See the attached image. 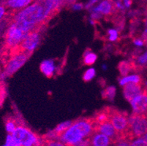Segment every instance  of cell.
Returning a JSON list of instances; mask_svg holds the SVG:
<instances>
[{"instance_id":"cell-20","label":"cell","mask_w":147,"mask_h":146,"mask_svg":"<svg viewBox=\"0 0 147 146\" xmlns=\"http://www.w3.org/2000/svg\"><path fill=\"white\" fill-rule=\"evenodd\" d=\"M18 125V124H17L16 120L12 118H9L8 119L5 120V128H6V130L8 132V134H13Z\"/></svg>"},{"instance_id":"cell-26","label":"cell","mask_w":147,"mask_h":146,"mask_svg":"<svg viewBox=\"0 0 147 146\" xmlns=\"http://www.w3.org/2000/svg\"><path fill=\"white\" fill-rule=\"evenodd\" d=\"M131 141H132V140L127 138L119 139V140L114 143L113 146H130Z\"/></svg>"},{"instance_id":"cell-5","label":"cell","mask_w":147,"mask_h":146,"mask_svg":"<svg viewBox=\"0 0 147 146\" xmlns=\"http://www.w3.org/2000/svg\"><path fill=\"white\" fill-rule=\"evenodd\" d=\"M29 34V32L23 29L15 24H11L5 34L4 50H9L20 45Z\"/></svg>"},{"instance_id":"cell-19","label":"cell","mask_w":147,"mask_h":146,"mask_svg":"<svg viewBox=\"0 0 147 146\" xmlns=\"http://www.w3.org/2000/svg\"><path fill=\"white\" fill-rule=\"evenodd\" d=\"M119 69L121 72V75L126 76L130 71L133 70V67L130 61L127 62V61H121L119 65Z\"/></svg>"},{"instance_id":"cell-1","label":"cell","mask_w":147,"mask_h":146,"mask_svg":"<svg viewBox=\"0 0 147 146\" xmlns=\"http://www.w3.org/2000/svg\"><path fill=\"white\" fill-rule=\"evenodd\" d=\"M94 126L95 122L93 118H84L76 120L57 140L67 146H76L81 140L88 138L94 133Z\"/></svg>"},{"instance_id":"cell-32","label":"cell","mask_w":147,"mask_h":146,"mask_svg":"<svg viewBox=\"0 0 147 146\" xmlns=\"http://www.w3.org/2000/svg\"><path fill=\"white\" fill-rule=\"evenodd\" d=\"M125 6L129 7L131 5V0H125Z\"/></svg>"},{"instance_id":"cell-34","label":"cell","mask_w":147,"mask_h":146,"mask_svg":"<svg viewBox=\"0 0 147 146\" xmlns=\"http://www.w3.org/2000/svg\"><path fill=\"white\" fill-rule=\"evenodd\" d=\"M143 137H144V140H146V143H147V133L146 134V135H144V136Z\"/></svg>"},{"instance_id":"cell-30","label":"cell","mask_w":147,"mask_h":146,"mask_svg":"<svg viewBox=\"0 0 147 146\" xmlns=\"http://www.w3.org/2000/svg\"><path fill=\"white\" fill-rule=\"evenodd\" d=\"M134 42L135 44H136V45H140V46L144 45V41H142L141 40H138H138H135Z\"/></svg>"},{"instance_id":"cell-22","label":"cell","mask_w":147,"mask_h":146,"mask_svg":"<svg viewBox=\"0 0 147 146\" xmlns=\"http://www.w3.org/2000/svg\"><path fill=\"white\" fill-rule=\"evenodd\" d=\"M116 94V88L114 87H109L104 91L102 94V97L107 100H112L113 99Z\"/></svg>"},{"instance_id":"cell-36","label":"cell","mask_w":147,"mask_h":146,"mask_svg":"<svg viewBox=\"0 0 147 146\" xmlns=\"http://www.w3.org/2000/svg\"><path fill=\"white\" fill-rule=\"evenodd\" d=\"M146 117H147V112H146Z\"/></svg>"},{"instance_id":"cell-3","label":"cell","mask_w":147,"mask_h":146,"mask_svg":"<svg viewBox=\"0 0 147 146\" xmlns=\"http://www.w3.org/2000/svg\"><path fill=\"white\" fill-rule=\"evenodd\" d=\"M147 133V117L146 113L133 112L129 118L128 135L132 140L143 137Z\"/></svg>"},{"instance_id":"cell-12","label":"cell","mask_w":147,"mask_h":146,"mask_svg":"<svg viewBox=\"0 0 147 146\" xmlns=\"http://www.w3.org/2000/svg\"><path fill=\"white\" fill-rule=\"evenodd\" d=\"M115 9H116V5L113 0H104L96 8V11L105 15H111L113 14Z\"/></svg>"},{"instance_id":"cell-13","label":"cell","mask_w":147,"mask_h":146,"mask_svg":"<svg viewBox=\"0 0 147 146\" xmlns=\"http://www.w3.org/2000/svg\"><path fill=\"white\" fill-rule=\"evenodd\" d=\"M130 63L133 65V70L138 71L147 67V51L139 56H134Z\"/></svg>"},{"instance_id":"cell-25","label":"cell","mask_w":147,"mask_h":146,"mask_svg":"<svg viewBox=\"0 0 147 146\" xmlns=\"http://www.w3.org/2000/svg\"><path fill=\"white\" fill-rule=\"evenodd\" d=\"M94 75H95V70L93 68H92V69H89L87 71H86V72L84 75L83 79H84V81L87 82V81L92 80L94 77Z\"/></svg>"},{"instance_id":"cell-6","label":"cell","mask_w":147,"mask_h":146,"mask_svg":"<svg viewBox=\"0 0 147 146\" xmlns=\"http://www.w3.org/2000/svg\"><path fill=\"white\" fill-rule=\"evenodd\" d=\"M146 88L147 87L144 85V81L141 83H129L125 85L123 92L125 98L130 102L133 98L142 93Z\"/></svg>"},{"instance_id":"cell-24","label":"cell","mask_w":147,"mask_h":146,"mask_svg":"<svg viewBox=\"0 0 147 146\" xmlns=\"http://www.w3.org/2000/svg\"><path fill=\"white\" fill-rule=\"evenodd\" d=\"M130 146H147V143L144 137H138L131 141Z\"/></svg>"},{"instance_id":"cell-18","label":"cell","mask_w":147,"mask_h":146,"mask_svg":"<svg viewBox=\"0 0 147 146\" xmlns=\"http://www.w3.org/2000/svg\"><path fill=\"white\" fill-rule=\"evenodd\" d=\"M143 82V80L140 75H129L124 77L120 80V85H125V84L129 83H141Z\"/></svg>"},{"instance_id":"cell-8","label":"cell","mask_w":147,"mask_h":146,"mask_svg":"<svg viewBox=\"0 0 147 146\" xmlns=\"http://www.w3.org/2000/svg\"><path fill=\"white\" fill-rule=\"evenodd\" d=\"M39 32V31L30 32L26 36V38L20 44V46L21 47L23 50L32 53L33 50L35 49L37 45L39 43L40 38Z\"/></svg>"},{"instance_id":"cell-37","label":"cell","mask_w":147,"mask_h":146,"mask_svg":"<svg viewBox=\"0 0 147 146\" xmlns=\"http://www.w3.org/2000/svg\"><path fill=\"white\" fill-rule=\"evenodd\" d=\"M4 146H7V145H4Z\"/></svg>"},{"instance_id":"cell-4","label":"cell","mask_w":147,"mask_h":146,"mask_svg":"<svg viewBox=\"0 0 147 146\" xmlns=\"http://www.w3.org/2000/svg\"><path fill=\"white\" fill-rule=\"evenodd\" d=\"M21 146H37L42 145V137L34 133L28 127L19 124L11 134Z\"/></svg>"},{"instance_id":"cell-23","label":"cell","mask_w":147,"mask_h":146,"mask_svg":"<svg viewBox=\"0 0 147 146\" xmlns=\"http://www.w3.org/2000/svg\"><path fill=\"white\" fill-rule=\"evenodd\" d=\"M5 145L7 146H21L20 145V143L17 141L16 139L13 137V135L11 134H9L7 137L6 139V143H5Z\"/></svg>"},{"instance_id":"cell-16","label":"cell","mask_w":147,"mask_h":146,"mask_svg":"<svg viewBox=\"0 0 147 146\" xmlns=\"http://www.w3.org/2000/svg\"><path fill=\"white\" fill-rule=\"evenodd\" d=\"M31 2L32 0H9L6 5L10 8L20 9V8L27 6Z\"/></svg>"},{"instance_id":"cell-7","label":"cell","mask_w":147,"mask_h":146,"mask_svg":"<svg viewBox=\"0 0 147 146\" xmlns=\"http://www.w3.org/2000/svg\"><path fill=\"white\" fill-rule=\"evenodd\" d=\"M135 113H146L147 112V88L145 90L136 96L130 102Z\"/></svg>"},{"instance_id":"cell-2","label":"cell","mask_w":147,"mask_h":146,"mask_svg":"<svg viewBox=\"0 0 147 146\" xmlns=\"http://www.w3.org/2000/svg\"><path fill=\"white\" fill-rule=\"evenodd\" d=\"M108 108L109 120L119 134V139L127 138L133 140L128 135L129 118L126 112L121 111L117 108Z\"/></svg>"},{"instance_id":"cell-17","label":"cell","mask_w":147,"mask_h":146,"mask_svg":"<svg viewBox=\"0 0 147 146\" xmlns=\"http://www.w3.org/2000/svg\"><path fill=\"white\" fill-rule=\"evenodd\" d=\"M42 145L43 146H67L62 142L53 138H50L47 136L42 137Z\"/></svg>"},{"instance_id":"cell-10","label":"cell","mask_w":147,"mask_h":146,"mask_svg":"<svg viewBox=\"0 0 147 146\" xmlns=\"http://www.w3.org/2000/svg\"><path fill=\"white\" fill-rule=\"evenodd\" d=\"M89 139V146H113L115 143L110 137L98 132H94Z\"/></svg>"},{"instance_id":"cell-29","label":"cell","mask_w":147,"mask_h":146,"mask_svg":"<svg viewBox=\"0 0 147 146\" xmlns=\"http://www.w3.org/2000/svg\"><path fill=\"white\" fill-rule=\"evenodd\" d=\"M5 14V7L4 6H0V20H2Z\"/></svg>"},{"instance_id":"cell-14","label":"cell","mask_w":147,"mask_h":146,"mask_svg":"<svg viewBox=\"0 0 147 146\" xmlns=\"http://www.w3.org/2000/svg\"><path fill=\"white\" fill-rule=\"evenodd\" d=\"M93 119H94V122L97 124H102V123L107 122L109 120V112H108V108L105 107V108H102V110L97 111L96 112L94 116H93Z\"/></svg>"},{"instance_id":"cell-33","label":"cell","mask_w":147,"mask_h":146,"mask_svg":"<svg viewBox=\"0 0 147 146\" xmlns=\"http://www.w3.org/2000/svg\"><path fill=\"white\" fill-rule=\"evenodd\" d=\"M75 1H76V0H66V3H67L68 2H69V3H72V2H75Z\"/></svg>"},{"instance_id":"cell-27","label":"cell","mask_w":147,"mask_h":146,"mask_svg":"<svg viewBox=\"0 0 147 146\" xmlns=\"http://www.w3.org/2000/svg\"><path fill=\"white\" fill-rule=\"evenodd\" d=\"M108 34H109V40L111 41H114V40H117V36H118V33L116 30L114 29H110L108 31Z\"/></svg>"},{"instance_id":"cell-31","label":"cell","mask_w":147,"mask_h":146,"mask_svg":"<svg viewBox=\"0 0 147 146\" xmlns=\"http://www.w3.org/2000/svg\"><path fill=\"white\" fill-rule=\"evenodd\" d=\"M74 9H76V10H79L81 8H82V5H80V4H77V5H74Z\"/></svg>"},{"instance_id":"cell-15","label":"cell","mask_w":147,"mask_h":146,"mask_svg":"<svg viewBox=\"0 0 147 146\" xmlns=\"http://www.w3.org/2000/svg\"><path fill=\"white\" fill-rule=\"evenodd\" d=\"M41 72L49 78L53 76V71H54V64L52 61H44L40 64V66Z\"/></svg>"},{"instance_id":"cell-35","label":"cell","mask_w":147,"mask_h":146,"mask_svg":"<svg viewBox=\"0 0 147 146\" xmlns=\"http://www.w3.org/2000/svg\"><path fill=\"white\" fill-rule=\"evenodd\" d=\"M37 146H43L42 145H37Z\"/></svg>"},{"instance_id":"cell-11","label":"cell","mask_w":147,"mask_h":146,"mask_svg":"<svg viewBox=\"0 0 147 146\" xmlns=\"http://www.w3.org/2000/svg\"><path fill=\"white\" fill-rule=\"evenodd\" d=\"M45 7L47 9L48 12L50 14L51 17L57 15L65 4H66V0H42Z\"/></svg>"},{"instance_id":"cell-28","label":"cell","mask_w":147,"mask_h":146,"mask_svg":"<svg viewBox=\"0 0 147 146\" xmlns=\"http://www.w3.org/2000/svg\"><path fill=\"white\" fill-rule=\"evenodd\" d=\"M5 89H4V87L2 85H0V103H2L3 102L4 98H5Z\"/></svg>"},{"instance_id":"cell-21","label":"cell","mask_w":147,"mask_h":146,"mask_svg":"<svg viewBox=\"0 0 147 146\" xmlns=\"http://www.w3.org/2000/svg\"><path fill=\"white\" fill-rule=\"evenodd\" d=\"M97 55L92 52H86L85 56H84V64L91 66L92 64H94L97 60Z\"/></svg>"},{"instance_id":"cell-9","label":"cell","mask_w":147,"mask_h":146,"mask_svg":"<svg viewBox=\"0 0 147 146\" xmlns=\"http://www.w3.org/2000/svg\"><path fill=\"white\" fill-rule=\"evenodd\" d=\"M94 132H100V133L104 134L106 136H108V137H110L114 143H116L119 139V134L117 133V130L115 129L113 126L110 122V120H108L107 122L102 123V124H95Z\"/></svg>"}]
</instances>
